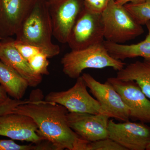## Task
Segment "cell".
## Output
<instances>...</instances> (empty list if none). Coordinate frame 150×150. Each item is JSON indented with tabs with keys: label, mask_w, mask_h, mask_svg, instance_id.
<instances>
[{
	"label": "cell",
	"mask_w": 150,
	"mask_h": 150,
	"mask_svg": "<svg viewBox=\"0 0 150 150\" xmlns=\"http://www.w3.org/2000/svg\"><path fill=\"white\" fill-rule=\"evenodd\" d=\"M40 89L33 91L30 102L20 105L12 112L29 116L36 123L38 134L55 150H74L79 136L67 121L69 111L61 105L43 100Z\"/></svg>",
	"instance_id": "6da1fadb"
},
{
	"label": "cell",
	"mask_w": 150,
	"mask_h": 150,
	"mask_svg": "<svg viewBox=\"0 0 150 150\" xmlns=\"http://www.w3.org/2000/svg\"><path fill=\"white\" fill-rule=\"evenodd\" d=\"M15 35L17 41L43 48L49 59L60 53V47L52 41L53 27L46 0H37Z\"/></svg>",
	"instance_id": "7a4b0ae2"
},
{
	"label": "cell",
	"mask_w": 150,
	"mask_h": 150,
	"mask_svg": "<svg viewBox=\"0 0 150 150\" xmlns=\"http://www.w3.org/2000/svg\"><path fill=\"white\" fill-rule=\"evenodd\" d=\"M61 64L64 74L76 79L86 69L110 67L119 71L126 65L121 60L112 58L103 42L80 50H71L62 57Z\"/></svg>",
	"instance_id": "3957f363"
},
{
	"label": "cell",
	"mask_w": 150,
	"mask_h": 150,
	"mask_svg": "<svg viewBox=\"0 0 150 150\" xmlns=\"http://www.w3.org/2000/svg\"><path fill=\"white\" fill-rule=\"evenodd\" d=\"M106 40L122 44L132 40L144 32L142 25L138 23L124 5L110 0L101 13Z\"/></svg>",
	"instance_id": "277c9868"
},
{
	"label": "cell",
	"mask_w": 150,
	"mask_h": 150,
	"mask_svg": "<svg viewBox=\"0 0 150 150\" xmlns=\"http://www.w3.org/2000/svg\"><path fill=\"white\" fill-rule=\"evenodd\" d=\"M104 38L101 13L84 7L75 22L67 43L71 50H80L102 43Z\"/></svg>",
	"instance_id": "5b68a950"
},
{
	"label": "cell",
	"mask_w": 150,
	"mask_h": 150,
	"mask_svg": "<svg viewBox=\"0 0 150 150\" xmlns=\"http://www.w3.org/2000/svg\"><path fill=\"white\" fill-rule=\"evenodd\" d=\"M81 76L71 88L64 91L51 92L46 95L45 100L61 105L69 112L106 115L99 103L90 94Z\"/></svg>",
	"instance_id": "8992f818"
},
{
	"label": "cell",
	"mask_w": 150,
	"mask_h": 150,
	"mask_svg": "<svg viewBox=\"0 0 150 150\" xmlns=\"http://www.w3.org/2000/svg\"><path fill=\"white\" fill-rule=\"evenodd\" d=\"M81 76L106 115L122 122L130 120L129 108L109 82L106 81L101 83L87 73H83Z\"/></svg>",
	"instance_id": "52a82bcc"
},
{
	"label": "cell",
	"mask_w": 150,
	"mask_h": 150,
	"mask_svg": "<svg viewBox=\"0 0 150 150\" xmlns=\"http://www.w3.org/2000/svg\"><path fill=\"white\" fill-rule=\"evenodd\" d=\"M108 138L126 150H145L150 144V126L129 121L116 123L109 120Z\"/></svg>",
	"instance_id": "ba28073f"
},
{
	"label": "cell",
	"mask_w": 150,
	"mask_h": 150,
	"mask_svg": "<svg viewBox=\"0 0 150 150\" xmlns=\"http://www.w3.org/2000/svg\"><path fill=\"white\" fill-rule=\"evenodd\" d=\"M53 35L59 42L67 43L72 28L84 5L83 0H58L49 3Z\"/></svg>",
	"instance_id": "9c48e42d"
},
{
	"label": "cell",
	"mask_w": 150,
	"mask_h": 150,
	"mask_svg": "<svg viewBox=\"0 0 150 150\" xmlns=\"http://www.w3.org/2000/svg\"><path fill=\"white\" fill-rule=\"evenodd\" d=\"M120 94L129 110L130 119L150 123V99L133 81H122L116 77L107 79Z\"/></svg>",
	"instance_id": "30bf717a"
},
{
	"label": "cell",
	"mask_w": 150,
	"mask_h": 150,
	"mask_svg": "<svg viewBox=\"0 0 150 150\" xmlns=\"http://www.w3.org/2000/svg\"><path fill=\"white\" fill-rule=\"evenodd\" d=\"M67 118L70 128L83 139L92 142L108 138V115L69 112Z\"/></svg>",
	"instance_id": "8fae6325"
},
{
	"label": "cell",
	"mask_w": 150,
	"mask_h": 150,
	"mask_svg": "<svg viewBox=\"0 0 150 150\" xmlns=\"http://www.w3.org/2000/svg\"><path fill=\"white\" fill-rule=\"evenodd\" d=\"M37 0H0V40L15 35Z\"/></svg>",
	"instance_id": "7c38bea8"
},
{
	"label": "cell",
	"mask_w": 150,
	"mask_h": 150,
	"mask_svg": "<svg viewBox=\"0 0 150 150\" xmlns=\"http://www.w3.org/2000/svg\"><path fill=\"white\" fill-rule=\"evenodd\" d=\"M0 136L34 144L46 141L38 134L37 125L32 118L14 112L0 115Z\"/></svg>",
	"instance_id": "4fadbf2b"
},
{
	"label": "cell",
	"mask_w": 150,
	"mask_h": 150,
	"mask_svg": "<svg viewBox=\"0 0 150 150\" xmlns=\"http://www.w3.org/2000/svg\"><path fill=\"white\" fill-rule=\"evenodd\" d=\"M0 60L12 68L27 81L29 86L35 87L41 83L42 76L35 74L29 63L18 51L11 38L1 40Z\"/></svg>",
	"instance_id": "5bb4252c"
},
{
	"label": "cell",
	"mask_w": 150,
	"mask_h": 150,
	"mask_svg": "<svg viewBox=\"0 0 150 150\" xmlns=\"http://www.w3.org/2000/svg\"><path fill=\"white\" fill-rule=\"evenodd\" d=\"M148 34L145 40L136 44L125 45L104 40L103 44L109 54L117 60H125L136 57L150 59V21L146 23Z\"/></svg>",
	"instance_id": "9a60e30c"
},
{
	"label": "cell",
	"mask_w": 150,
	"mask_h": 150,
	"mask_svg": "<svg viewBox=\"0 0 150 150\" xmlns=\"http://www.w3.org/2000/svg\"><path fill=\"white\" fill-rule=\"evenodd\" d=\"M122 81H133L150 99V59H144L125 66L116 77Z\"/></svg>",
	"instance_id": "2e32d148"
},
{
	"label": "cell",
	"mask_w": 150,
	"mask_h": 150,
	"mask_svg": "<svg viewBox=\"0 0 150 150\" xmlns=\"http://www.w3.org/2000/svg\"><path fill=\"white\" fill-rule=\"evenodd\" d=\"M0 85L13 99L21 100L29 85L12 68L0 60Z\"/></svg>",
	"instance_id": "e0dca14e"
},
{
	"label": "cell",
	"mask_w": 150,
	"mask_h": 150,
	"mask_svg": "<svg viewBox=\"0 0 150 150\" xmlns=\"http://www.w3.org/2000/svg\"><path fill=\"white\" fill-rule=\"evenodd\" d=\"M135 20L141 25L150 21V0L138 4L129 3L124 5Z\"/></svg>",
	"instance_id": "ac0fdd59"
},
{
	"label": "cell",
	"mask_w": 150,
	"mask_h": 150,
	"mask_svg": "<svg viewBox=\"0 0 150 150\" xmlns=\"http://www.w3.org/2000/svg\"><path fill=\"white\" fill-rule=\"evenodd\" d=\"M82 150H126V149L115 141L110 138H107L92 142L85 140L82 146Z\"/></svg>",
	"instance_id": "d6986e66"
},
{
	"label": "cell",
	"mask_w": 150,
	"mask_h": 150,
	"mask_svg": "<svg viewBox=\"0 0 150 150\" xmlns=\"http://www.w3.org/2000/svg\"><path fill=\"white\" fill-rule=\"evenodd\" d=\"M46 54L40 53L33 56L28 60L30 66L34 73L38 75H48L49 62Z\"/></svg>",
	"instance_id": "ffe728a7"
},
{
	"label": "cell",
	"mask_w": 150,
	"mask_h": 150,
	"mask_svg": "<svg viewBox=\"0 0 150 150\" xmlns=\"http://www.w3.org/2000/svg\"><path fill=\"white\" fill-rule=\"evenodd\" d=\"M48 146L46 143L20 145L12 140H0V150H47Z\"/></svg>",
	"instance_id": "44dd1931"
},
{
	"label": "cell",
	"mask_w": 150,
	"mask_h": 150,
	"mask_svg": "<svg viewBox=\"0 0 150 150\" xmlns=\"http://www.w3.org/2000/svg\"><path fill=\"white\" fill-rule=\"evenodd\" d=\"M14 44L19 52L27 61L33 56L40 53H44L48 56L46 51L40 47L30 44L21 43L15 40H14Z\"/></svg>",
	"instance_id": "7402d4cb"
},
{
	"label": "cell",
	"mask_w": 150,
	"mask_h": 150,
	"mask_svg": "<svg viewBox=\"0 0 150 150\" xmlns=\"http://www.w3.org/2000/svg\"><path fill=\"white\" fill-rule=\"evenodd\" d=\"M29 99L22 100L8 98L5 102L0 104V115L12 112L14 109L20 105L30 102Z\"/></svg>",
	"instance_id": "603a6c76"
},
{
	"label": "cell",
	"mask_w": 150,
	"mask_h": 150,
	"mask_svg": "<svg viewBox=\"0 0 150 150\" xmlns=\"http://www.w3.org/2000/svg\"><path fill=\"white\" fill-rule=\"evenodd\" d=\"M110 0H83L85 7L89 10L101 13Z\"/></svg>",
	"instance_id": "cb8c5ba5"
},
{
	"label": "cell",
	"mask_w": 150,
	"mask_h": 150,
	"mask_svg": "<svg viewBox=\"0 0 150 150\" xmlns=\"http://www.w3.org/2000/svg\"><path fill=\"white\" fill-rule=\"evenodd\" d=\"M8 98L7 93L2 87L0 85V104L5 102Z\"/></svg>",
	"instance_id": "d4e9b609"
},
{
	"label": "cell",
	"mask_w": 150,
	"mask_h": 150,
	"mask_svg": "<svg viewBox=\"0 0 150 150\" xmlns=\"http://www.w3.org/2000/svg\"><path fill=\"white\" fill-rule=\"evenodd\" d=\"M145 0H115V2L118 4L124 5L127 3H131L133 4H138L144 2Z\"/></svg>",
	"instance_id": "484cf974"
},
{
	"label": "cell",
	"mask_w": 150,
	"mask_h": 150,
	"mask_svg": "<svg viewBox=\"0 0 150 150\" xmlns=\"http://www.w3.org/2000/svg\"><path fill=\"white\" fill-rule=\"evenodd\" d=\"M48 3L53 2L55 1H58V0H46Z\"/></svg>",
	"instance_id": "4316f807"
},
{
	"label": "cell",
	"mask_w": 150,
	"mask_h": 150,
	"mask_svg": "<svg viewBox=\"0 0 150 150\" xmlns=\"http://www.w3.org/2000/svg\"><path fill=\"white\" fill-rule=\"evenodd\" d=\"M146 150H150V144L147 147Z\"/></svg>",
	"instance_id": "83f0119b"
},
{
	"label": "cell",
	"mask_w": 150,
	"mask_h": 150,
	"mask_svg": "<svg viewBox=\"0 0 150 150\" xmlns=\"http://www.w3.org/2000/svg\"><path fill=\"white\" fill-rule=\"evenodd\" d=\"M1 41L0 40V47H1Z\"/></svg>",
	"instance_id": "f1b7e54d"
}]
</instances>
